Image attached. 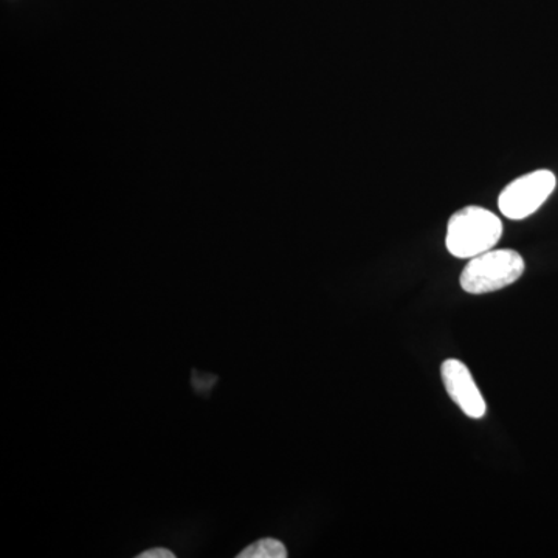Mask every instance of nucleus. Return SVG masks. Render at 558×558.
<instances>
[{
  "mask_svg": "<svg viewBox=\"0 0 558 558\" xmlns=\"http://www.w3.org/2000/svg\"><path fill=\"white\" fill-rule=\"evenodd\" d=\"M524 259L515 250H488L469 260L462 270L461 288L472 295L497 292L519 281Z\"/></svg>",
  "mask_w": 558,
  "mask_h": 558,
  "instance_id": "obj_2",
  "label": "nucleus"
},
{
  "mask_svg": "<svg viewBox=\"0 0 558 558\" xmlns=\"http://www.w3.org/2000/svg\"><path fill=\"white\" fill-rule=\"evenodd\" d=\"M193 376H194V379L191 380V384H193V387L196 388L197 391H204V387H201L199 379H197L196 371H194ZM216 380H218V377H216V379H213V380H209V381L202 380V384H204L205 387H207V389H211L213 385L216 384Z\"/></svg>",
  "mask_w": 558,
  "mask_h": 558,
  "instance_id": "obj_7",
  "label": "nucleus"
},
{
  "mask_svg": "<svg viewBox=\"0 0 558 558\" xmlns=\"http://www.w3.org/2000/svg\"><path fill=\"white\" fill-rule=\"evenodd\" d=\"M440 376L450 399L470 418H481L486 414L487 405L478 385L464 363L449 359L440 366Z\"/></svg>",
  "mask_w": 558,
  "mask_h": 558,
  "instance_id": "obj_4",
  "label": "nucleus"
},
{
  "mask_svg": "<svg viewBox=\"0 0 558 558\" xmlns=\"http://www.w3.org/2000/svg\"><path fill=\"white\" fill-rule=\"evenodd\" d=\"M138 558H174V554L171 550L165 548H154L145 550V553L138 554Z\"/></svg>",
  "mask_w": 558,
  "mask_h": 558,
  "instance_id": "obj_6",
  "label": "nucleus"
},
{
  "mask_svg": "<svg viewBox=\"0 0 558 558\" xmlns=\"http://www.w3.org/2000/svg\"><path fill=\"white\" fill-rule=\"evenodd\" d=\"M288 549L279 539L263 538L253 545L247 546L242 553L238 554V558H286Z\"/></svg>",
  "mask_w": 558,
  "mask_h": 558,
  "instance_id": "obj_5",
  "label": "nucleus"
},
{
  "mask_svg": "<svg viewBox=\"0 0 558 558\" xmlns=\"http://www.w3.org/2000/svg\"><path fill=\"white\" fill-rule=\"evenodd\" d=\"M556 185V175L548 170L521 175L499 194V211L512 220L526 219L548 201Z\"/></svg>",
  "mask_w": 558,
  "mask_h": 558,
  "instance_id": "obj_3",
  "label": "nucleus"
},
{
  "mask_svg": "<svg viewBox=\"0 0 558 558\" xmlns=\"http://www.w3.org/2000/svg\"><path fill=\"white\" fill-rule=\"evenodd\" d=\"M501 236V219L486 208L470 205L451 216L446 245L457 258L472 259L494 248Z\"/></svg>",
  "mask_w": 558,
  "mask_h": 558,
  "instance_id": "obj_1",
  "label": "nucleus"
}]
</instances>
